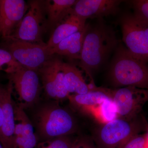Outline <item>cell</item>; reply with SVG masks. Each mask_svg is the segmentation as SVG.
<instances>
[{
  "instance_id": "cell-19",
  "label": "cell",
  "mask_w": 148,
  "mask_h": 148,
  "mask_svg": "<svg viewBox=\"0 0 148 148\" xmlns=\"http://www.w3.org/2000/svg\"><path fill=\"white\" fill-rule=\"evenodd\" d=\"M83 114L90 115L102 124L118 118L116 106L111 98H108L98 106L85 111Z\"/></svg>"
},
{
  "instance_id": "cell-18",
  "label": "cell",
  "mask_w": 148,
  "mask_h": 148,
  "mask_svg": "<svg viewBox=\"0 0 148 148\" xmlns=\"http://www.w3.org/2000/svg\"><path fill=\"white\" fill-rule=\"evenodd\" d=\"M60 59L55 55H53L38 71L46 95L48 98L56 101H57L55 87L56 71Z\"/></svg>"
},
{
  "instance_id": "cell-13",
  "label": "cell",
  "mask_w": 148,
  "mask_h": 148,
  "mask_svg": "<svg viewBox=\"0 0 148 148\" xmlns=\"http://www.w3.org/2000/svg\"><path fill=\"white\" fill-rule=\"evenodd\" d=\"M66 89L71 94H83L95 90L94 84H88L83 76L82 71L72 63L62 62Z\"/></svg>"
},
{
  "instance_id": "cell-15",
  "label": "cell",
  "mask_w": 148,
  "mask_h": 148,
  "mask_svg": "<svg viewBox=\"0 0 148 148\" xmlns=\"http://www.w3.org/2000/svg\"><path fill=\"white\" fill-rule=\"evenodd\" d=\"M111 98L108 88L96 86L95 90L83 94H70L68 100L74 109L82 113Z\"/></svg>"
},
{
  "instance_id": "cell-3",
  "label": "cell",
  "mask_w": 148,
  "mask_h": 148,
  "mask_svg": "<svg viewBox=\"0 0 148 148\" xmlns=\"http://www.w3.org/2000/svg\"><path fill=\"white\" fill-rule=\"evenodd\" d=\"M148 129L140 115L132 120L117 118L97 128L92 141L97 148H122L132 137Z\"/></svg>"
},
{
  "instance_id": "cell-20",
  "label": "cell",
  "mask_w": 148,
  "mask_h": 148,
  "mask_svg": "<svg viewBox=\"0 0 148 148\" xmlns=\"http://www.w3.org/2000/svg\"><path fill=\"white\" fill-rule=\"evenodd\" d=\"M37 144L34 128H26L14 133L12 148H34Z\"/></svg>"
},
{
  "instance_id": "cell-28",
  "label": "cell",
  "mask_w": 148,
  "mask_h": 148,
  "mask_svg": "<svg viewBox=\"0 0 148 148\" xmlns=\"http://www.w3.org/2000/svg\"><path fill=\"white\" fill-rule=\"evenodd\" d=\"M146 134H147V139L148 142V129H147V132H146Z\"/></svg>"
},
{
  "instance_id": "cell-21",
  "label": "cell",
  "mask_w": 148,
  "mask_h": 148,
  "mask_svg": "<svg viewBox=\"0 0 148 148\" xmlns=\"http://www.w3.org/2000/svg\"><path fill=\"white\" fill-rule=\"evenodd\" d=\"M63 61L61 59L58 62L55 75V87L57 95V101H62L68 99L70 93L66 89L64 72L61 65Z\"/></svg>"
},
{
  "instance_id": "cell-24",
  "label": "cell",
  "mask_w": 148,
  "mask_h": 148,
  "mask_svg": "<svg viewBox=\"0 0 148 148\" xmlns=\"http://www.w3.org/2000/svg\"><path fill=\"white\" fill-rule=\"evenodd\" d=\"M136 16L148 23V0L130 1Z\"/></svg>"
},
{
  "instance_id": "cell-14",
  "label": "cell",
  "mask_w": 148,
  "mask_h": 148,
  "mask_svg": "<svg viewBox=\"0 0 148 148\" xmlns=\"http://www.w3.org/2000/svg\"><path fill=\"white\" fill-rule=\"evenodd\" d=\"M86 20L71 13L53 30L47 47L52 49L63 40L76 32L80 31L86 26Z\"/></svg>"
},
{
  "instance_id": "cell-4",
  "label": "cell",
  "mask_w": 148,
  "mask_h": 148,
  "mask_svg": "<svg viewBox=\"0 0 148 148\" xmlns=\"http://www.w3.org/2000/svg\"><path fill=\"white\" fill-rule=\"evenodd\" d=\"M36 122L39 134L45 140L69 136L77 129L73 114L56 102L40 108L36 114Z\"/></svg>"
},
{
  "instance_id": "cell-8",
  "label": "cell",
  "mask_w": 148,
  "mask_h": 148,
  "mask_svg": "<svg viewBox=\"0 0 148 148\" xmlns=\"http://www.w3.org/2000/svg\"><path fill=\"white\" fill-rule=\"evenodd\" d=\"M2 44L21 66L38 71L40 68L54 55L44 45L37 44L8 38Z\"/></svg>"
},
{
  "instance_id": "cell-9",
  "label": "cell",
  "mask_w": 148,
  "mask_h": 148,
  "mask_svg": "<svg viewBox=\"0 0 148 148\" xmlns=\"http://www.w3.org/2000/svg\"><path fill=\"white\" fill-rule=\"evenodd\" d=\"M108 91L119 118L132 120L137 117L148 101V89L129 86L108 88Z\"/></svg>"
},
{
  "instance_id": "cell-12",
  "label": "cell",
  "mask_w": 148,
  "mask_h": 148,
  "mask_svg": "<svg viewBox=\"0 0 148 148\" xmlns=\"http://www.w3.org/2000/svg\"><path fill=\"white\" fill-rule=\"evenodd\" d=\"M123 1L119 0H78L73 8L71 13L87 20L89 18H102L116 14L120 5Z\"/></svg>"
},
{
  "instance_id": "cell-22",
  "label": "cell",
  "mask_w": 148,
  "mask_h": 148,
  "mask_svg": "<svg viewBox=\"0 0 148 148\" xmlns=\"http://www.w3.org/2000/svg\"><path fill=\"white\" fill-rule=\"evenodd\" d=\"M73 140L69 136H63L45 140L43 142L37 144L34 148H71Z\"/></svg>"
},
{
  "instance_id": "cell-1",
  "label": "cell",
  "mask_w": 148,
  "mask_h": 148,
  "mask_svg": "<svg viewBox=\"0 0 148 148\" xmlns=\"http://www.w3.org/2000/svg\"><path fill=\"white\" fill-rule=\"evenodd\" d=\"M115 32L99 18L95 24H88L79 66L91 79L93 74L106 64L119 45Z\"/></svg>"
},
{
  "instance_id": "cell-17",
  "label": "cell",
  "mask_w": 148,
  "mask_h": 148,
  "mask_svg": "<svg viewBox=\"0 0 148 148\" xmlns=\"http://www.w3.org/2000/svg\"><path fill=\"white\" fill-rule=\"evenodd\" d=\"M76 0L45 1L47 27L54 30L71 12Z\"/></svg>"
},
{
  "instance_id": "cell-23",
  "label": "cell",
  "mask_w": 148,
  "mask_h": 148,
  "mask_svg": "<svg viewBox=\"0 0 148 148\" xmlns=\"http://www.w3.org/2000/svg\"><path fill=\"white\" fill-rule=\"evenodd\" d=\"M18 64L8 51L0 48V71L7 73Z\"/></svg>"
},
{
  "instance_id": "cell-25",
  "label": "cell",
  "mask_w": 148,
  "mask_h": 148,
  "mask_svg": "<svg viewBox=\"0 0 148 148\" xmlns=\"http://www.w3.org/2000/svg\"><path fill=\"white\" fill-rule=\"evenodd\" d=\"M122 148H148L147 134H139L132 137Z\"/></svg>"
},
{
  "instance_id": "cell-26",
  "label": "cell",
  "mask_w": 148,
  "mask_h": 148,
  "mask_svg": "<svg viewBox=\"0 0 148 148\" xmlns=\"http://www.w3.org/2000/svg\"><path fill=\"white\" fill-rule=\"evenodd\" d=\"M71 148H97L94 142L87 138L79 137L73 140Z\"/></svg>"
},
{
  "instance_id": "cell-16",
  "label": "cell",
  "mask_w": 148,
  "mask_h": 148,
  "mask_svg": "<svg viewBox=\"0 0 148 148\" xmlns=\"http://www.w3.org/2000/svg\"><path fill=\"white\" fill-rule=\"evenodd\" d=\"M88 24L84 29L63 40L51 49L53 55L64 56L70 60H79Z\"/></svg>"
},
{
  "instance_id": "cell-2",
  "label": "cell",
  "mask_w": 148,
  "mask_h": 148,
  "mask_svg": "<svg viewBox=\"0 0 148 148\" xmlns=\"http://www.w3.org/2000/svg\"><path fill=\"white\" fill-rule=\"evenodd\" d=\"M109 77L114 87H134L148 89V63L119 44L114 53Z\"/></svg>"
},
{
  "instance_id": "cell-11",
  "label": "cell",
  "mask_w": 148,
  "mask_h": 148,
  "mask_svg": "<svg viewBox=\"0 0 148 148\" xmlns=\"http://www.w3.org/2000/svg\"><path fill=\"white\" fill-rule=\"evenodd\" d=\"M13 85L10 81L0 86V104L3 112V124L0 142L3 148H12L15 127L12 94Z\"/></svg>"
},
{
  "instance_id": "cell-29",
  "label": "cell",
  "mask_w": 148,
  "mask_h": 148,
  "mask_svg": "<svg viewBox=\"0 0 148 148\" xmlns=\"http://www.w3.org/2000/svg\"><path fill=\"white\" fill-rule=\"evenodd\" d=\"M0 148H3L2 145L1 144V142H0Z\"/></svg>"
},
{
  "instance_id": "cell-10",
  "label": "cell",
  "mask_w": 148,
  "mask_h": 148,
  "mask_svg": "<svg viewBox=\"0 0 148 148\" xmlns=\"http://www.w3.org/2000/svg\"><path fill=\"white\" fill-rule=\"evenodd\" d=\"M28 9L24 0H0V36L3 39L12 35Z\"/></svg>"
},
{
  "instance_id": "cell-6",
  "label": "cell",
  "mask_w": 148,
  "mask_h": 148,
  "mask_svg": "<svg viewBox=\"0 0 148 148\" xmlns=\"http://www.w3.org/2000/svg\"><path fill=\"white\" fill-rule=\"evenodd\" d=\"M6 74L18 96L17 105L24 110L36 104L42 88L38 71L18 64Z\"/></svg>"
},
{
  "instance_id": "cell-27",
  "label": "cell",
  "mask_w": 148,
  "mask_h": 148,
  "mask_svg": "<svg viewBox=\"0 0 148 148\" xmlns=\"http://www.w3.org/2000/svg\"><path fill=\"white\" fill-rule=\"evenodd\" d=\"M3 124V112L1 106L0 104V139H1V134L2 128Z\"/></svg>"
},
{
  "instance_id": "cell-7",
  "label": "cell",
  "mask_w": 148,
  "mask_h": 148,
  "mask_svg": "<svg viewBox=\"0 0 148 148\" xmlns=\"http://www.w3.org/2000/svg\"><path fill=\"white\" fill-rule=\"evenodd\" d=\"M119 24L125 47L148 63V23L133 13L122 15Z\"/></svg>"
},
{
  "instance_id": "cell-5",
  "label": "cell",
  "mask_w": 148,
  "mask_h": 148,
  "mask_svg": "<svg viewBox=\"0 0 148 148\" xmlns=\"http://www.w3.org/2000/svg\"><path fill=\"white\" fill-rule=\"evenodd\" d=\"M28 5L27 12L9 38L32 43L45 44L42 40V34L48 28L44 1H29Z\"/></svg>"
}]
</instances>
